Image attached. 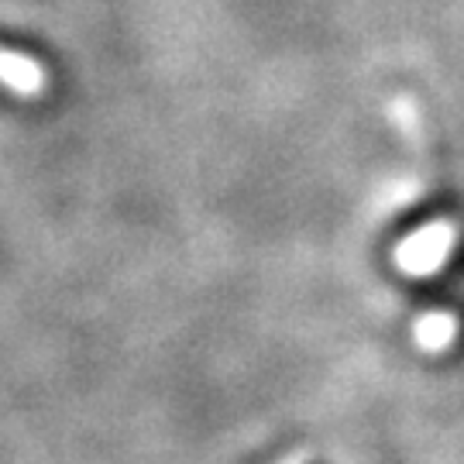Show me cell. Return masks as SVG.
<instances>
[{
	"label": "cell",
	"mask_w": 464,
	"mask_h": 464,
	"mask_svg": "<svg viewBox=\"0 0 464 464\" xmlns=\"http://www.w3.org/2000/svg\"><path fill=\"white\" fill-rule=\"evenodd\" d=\"M461 320L448 310H427L413 320V344L423 354H444L458 344Z\"/></svg>",
	"instance_id": "obj_3"
},
{
	"label": "cell",
	"mask_w": 464,
	"mask_h": 464,
	"mask_svg": "<svg viewBox=\"0 0 464 464\" xmlns=\"http://www.w3.org/2000/svg\"><path fill=\"white\" fill-rule=\"evenodd\" d=\"M389 121L399 128V134L406 141H423V117H420V107H416L410 97H396L389 103Z\"/></svg>",
	"instance_id": "obj_4"
},
{
	"label": "cell",
	"mask_w": 464,
	"mask_h": 464,
	"mask_svg": "<svg viewBox=\"0 0 464 464\" xmlns=\"http://www.w3.org/2000/svg\"><path fill=\"white\" fill-rule=\"evenodd\" d=\"M279 464H310V450H293V454L282 458Z\"/></svg>",
	"instance_id": "obj_5"
},
{
	"label": "cell",
	"mask_w": 464,
	"mask_h": 464,
	"mask_svg": "<svg viewBox=\"0 0 464 464\" xmlns=\"http://www.w3.org/2000/svg\"><path fill=\"white\" fill-rule=\"evenodd\" d=\"M461 241V224L450 217H437L430 224L410 231L392 251V262L410 279H430L450 262V255Z\"/></svg>",
	"instance_id": "obj_1"
},
{
	"label": "cell",
	"mask_w": 464,
	"mask_h": 464,
	"mask_svg": "<svg viewBox=\"0 0 464 464\" xmlns=\"http://www.w3.org/2000/svg\"><path fill=\"white\" fill-rule=\"evenodd\" d=\"M0 86L17 100H42L49 93L52 76L34 55L0 45Z\"/></svg>",
	"instance_id": "obj_2"
}]
</instances>
